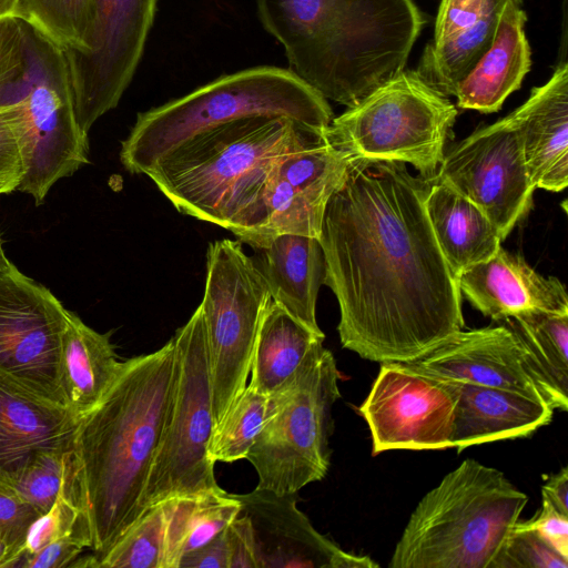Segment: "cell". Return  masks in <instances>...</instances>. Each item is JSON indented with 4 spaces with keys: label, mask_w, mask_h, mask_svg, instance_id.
<instances>
[{
    "label": "cell",
    "mask_w": 568,
    "mask_h": 568,
    "mask_svg": "<svg viewBox=\"0 0 568 568\" xmlns=\"http://www.w3.org/2000/svg\"><path fill=\"white\" fill-rule=\"evenodd\" d=\"M434 181L403 162L355 159L326 205L324 284L342 346L362 358L409 362L464 328L457 278L426 213Z\"/></svg>",
    "instance_id": "obj_1"
},
{
    "label": "cell",
    "mask_w": 568,
    "mask_h": 568,
    "mask_svg": "<svg viewBox=\"0 0 568 568\" xmlns=\"http://www.w3.org/2000/svg\"><path fill=\"white\" fill-rule=\"evenodd\" d=\"M174 374L172 337L129 358L75 430L65 494L80 511L88 567L142 515L141 497L158 450Z\"/></svg>",
    "instance_id": "obj_2"
},
{
    "label": "cell",
    "mask_w": 568,
    "mask_h": 568,
    "mask_svg": "<svg viewBox=\"0 0 568 568\" xmlns=\"http://www.w3.org/2000/svg\"><path fill=\"white\" fill-rule=\"evenodd\" d=\"M290 70L347 108L405 70L425 23L413 0H256Z\"/></svg>",
    "instance_id": "obj_3"
},
{
    "label": "cell",
    "mask_w": 568,
    "mask_h": 568,
    "mask_svg": "<svg viewBox=\"0 0 568 568\" xmlns=\"http://www.w3.org/2000/svg\"><path fill=\"white\" fill-rule=\"evenodd\" d=\"M325 130L286 116L242 118L183 141L144 174L180 213L234 232L274 166L325 141Z\"/></svg>",
    "instance_id": "obj_4"
},
{
    "label": "cell",
    "mask_w": 568,
    "mask_h": 568,
    "mask_svg": "<svg viewBox=\"0 0 568 568\" xmlns=\"http://www.w3.org/2000/svg\"><path fill=\"white\" fill-rule=\"evenodd\" d=\"M12 103L22 122L24 175L18 191L40 205L59 180L89 163V138L77 119L63 49L19 17L7 18L0 58V105Z\"/></svg>",
    "instance_id": "obj_5"
},
{
    "label": "cell",
    "mask_w": 568,
    "mask_h": 568,
    "mask_svg": "<svg viewBox=\"0 0 568 568\" xmlns=\"http://www.w3.org/2000/svg\"><path fill=\"white\" fill-rule=\"evenodd\" d=\"M528 496L498 469L465 459L417 504L390 568H489Z\"/></svg>",
    "instance_id": "obj_6"
},
{
    "label": "cell",
    "mask_w": 568,
    "mask_h": 568,
    "mask_svg": "<svg viewBox=\"0 0 568 568\" xmlns=\"http://www.w3.org/2000/svg\"><path fill=\"white\" fill-rule=\"evenodd\" d=\"M286 116L326 129L332 109L290 69L258 65L222 75L191 93L141 112L122 141L120 161L144 174L158 160L191 136L233 120Z\"/></svg>",
    "instance_id": "obj_7"
},
{
    "label": "cell",
    "mask_w": 568,
    "mask_h": 568,
    "mask_svg": "<svg viewBox=\"0 0 568 568\" xmlns=\"http://www.w3.org/2000/svg\"><path fill=\"white\" fill-rule=\"evenodd\" d=\"M457 116L456 106L416 71L404 70L333 118L327 142L351 160L403 162L435 178Z\"/></svg>",
    "instance_id": "obj_8"
},
{
    "label": "cell",
    "mask_w": 568,
    "mask_h": 568,
    "mask_svg": "<svg viewBox=\"0 0 568 568\" xmlns=\"http://www.w3.org/2000/svg\"><path fill=\"white\" fill-rule=\"evenodd\" d=\"M339 377L332 352L321 346L268 396L265 422L246 456L257 474L256 487L292 494L326 476Z\"/></svg>",
    "instance_id": "obj_9"
},
{
    "label": "cell",
    "mask_w": 568,
    "mask_h": 568,
    "mask_svg": "<svg viewBox=\"0 0 568 568\" xmlns=\"http://www.w3.org/2000/svg\"><path fill=\"white\" fill-rule=\"evenodd\" d=\"M174 374L164 427L140 507L221 488L209 457L214 427L212 385L200 306L172 336Z\"/></svg>",
    "instance_id": "obj_10"
},
{
    "label": "cell",
    "mask_w": 568,
    "mask_h": 568,
    "mask_svg": "<svg viewBox=\"0 0 568 568\" xmlns=\"http://www.w3.org/2000/svg\"><path fill=\"white\" fill-rule=\"evenodd\" d=\"M272 302L268 286L240 241L209 244L201 304L214 424L245 388L258 328Z\"/></svg>",
    "instance_id": "obj_11"
},
{
    "label": "cell",
    "mask_w": 568,
    "mask_h": 568,
    "mask_svg": "<svg viewBox=\"0 0 568 568\" xmlns=\"http://www.w3.org/2000/svg\"><path fill=\"white\" fill-rule=\"evenodd\" d=\"M68 312L13 263L0 270V374L64 406L60 353Z\"/></svg>",
    "instance_id": "obj_12"
},
{
    "label": "cell",
    "mask_w": 568,
    "mask_h": 568,
    "mask_svg": "<svg viewBox=\"0 0 568 568\" xmlns=\"http://www.w3.org/2000/svg\"><path fill=\"white\" fill-rule=\"evenodd\" d=\"M95 21L84 52H64L82 132L114 109L129 87L153 26L158 0H93Z\"/></svg>",
    "instance_id": "obj_13"
},
{
    "label": "cell",
    "mask_w": 568,
    "mask_h": 568,
    "mask_svg": "<svg viewBox=\"0 0 568 568\" xmlns=\"http://www.w3.org/2000/svg\"><path fill=\"white\" fill-rule=\"evenodd\" d=\"M457 389L453 381L403 362L381 363L358 410L372 437V454L452 447Z\"/></svg>",
    "instance_id": "obj_14"
},
{
    "label": "cell",
    "mask_w": 568,
    "mask_h": 568,
    "mask_svg": "<svg viewBox=\"0 0 568 568\" xmlns=\"http://www.w3.org/2000/svg\"><path fill=\"white\" fill-rule=\"evenodd\" d=\"M435 179L475 203L501 240L527 216L536 190L509 114L476 130L445 154Z\"/></svg>",
    "instance_id": "obj_15"
},
{
    "label": "cell",
    "mask_w": 568,
    "mask_h": 568,
    "mask_svg": "<svg viewBox=\"0 0 568 568\" xmlns=\"http://www.w3.org/2000/svg\"><path fill=\"white\" fill-rule=\"evenodd\" d=\"M349 162L326 139L286 155L232 233L256 250L281 234L318 239L326 205L342 185Z\"/></svg>",
    "instance_id": "obj_16"
},
{
    "label": "cell",
    "mask_w": 568,
    "mask_h": 568,
    "mask_svg": "<svg viewBox=\"0 0 568 568\" xmlns=\"http://www.w3.org/2000/svg\"><path fill=\"white\" fill-rule=\"evenodd\" d=\"M403 363L440 378L513 390L554 410L568 408V397L542 375L508 325L462 329Z\"/></svg>",
    "instance_id": "obj_17"
},
{
    "label": "cell",
    "mask_w": 568,
    "mask_h": 568,
    "mask_svg": "<svg viewBox=\"0 0 568 568\" xmlns=\"http://www.w3.org/2000/svg\"><path fill=\"white\" fill-rule=\"evenodd\" d=\"M254 535L257 568H375L368 556L339 548L320 534L297 507V493L256 487L235 494Z\"/></svg>",
    "instance_id": "obj_18"
},
{
    "label": "cell",
    "mask_w": 568,
    "mask_h": 568,
    "mask_svg": "<svg viewBox=\"0 0 568 568\" xmlns=\"http://www.w3.org/2000/svg\"><path fill=\"white\" fill-rule=\"evenodd\" d=\"M510 0H442L432 41L416 72L434 90L454 95L459 82L491 45Z\"/></svg>",
    "instance_id": "obj_19"
},
{
    "label": "cell",
    "mask_w": 568,
    "mask_h": 568,
    "mask_svg": "<svg viewBox=\"0 0 568 568\" xmlns=\"http://www.w3.org/2000/svg\"><path fill=\"white\" fill-rule=\"evenodd\" d=\"M79 419L0 374V483L12 487L39 452L72 450Z\"/></svg>",
    "instance_id": "obj_20"
},
{
    "label": "cell",
    "mask_w": 568,
    "mask_h": 568,
    "mask_svg": "<svg viewBox=\"0 0 568 568\" xmlns=\"http://www.w3.org/2000/svg\"><path fill=\"white\" fill-rule=\"evenodd\" d=\"M460 293L483 315L506 321L530 311L568 312L565 285L537 273L518 254L501 246L457 277Z\"/></svg>",
    "instance_id": "obj_21"
},
{
    "label": "cell",
    "mask_w": 568,
    "mask_h": 568,
    "mask_svg": "<svg viewBox=\"0 0 568 568\" xmlns=\"http://www.w3.org/2000/svg\"><path fill=\"white\" fill-rule=\"evenodd\" d=\"M523 145L534 186L560 192L568 184V65H557L550 79L531 90L509 113Z\"/></svg>",
    "instance_id": "obj_22"
},
{
    "label": "cell",
    "mask_w": 568,
    "mask_h": 568,
    "mask_svg": "<svg viewBox=\"0 0 568 568\" xmlns=\"http://www.w3.org/2000/svg\"><path fill=\"white\" fill-rule=\"evenodd\" d=\"M450 381V379H449ZM457 389L452 447L526 437L552 419L554 409L526 395L453 381Z\"/></svg>",
    "instance_id": "obj_23"
},
{
    "label": "cell",
    "mask_w": 568,
    "mask_h": 568,
    "mask_svg": "<svg viewBox=\"0 0 568 568\" xmlns=\"http://www.w3.org/2000/svg\"><path fill=\"white\" fill-rule=\"evenodd\" d=\"M526 20L523 0L506 3L491 45L457 85L458 108L493 113L520 88L531 65Z\"/></svg>",
    "instance_id": "obj_24"
},
{
    "label": "cell",
    "mask_w": 568,
    "mask_h": 568,
    "mask_svg": "<svg viewBox=\"0 0 568 568\" xmlns=\"http://www.w3.org/2000/svg\"><path fill=\"white\" fill-rule=\"evenodd\" d=\"M254 261L273 302L317 335L325 336L316 321V301L324 284L325 260L317 237L281 234L258 248Z\"/></svg>",
    "instance_id": "obj_25"
},
{
    "label": "cell",
    "mask_w": 568,
    "mask_h": 568,
    "mask_svg": "<svg viewBox=\"0 0 568 568\" xmlns=\"http://www.w3.org/2000/svg\"><path fill=\"white\" fill-rule=\"evenodd\" d=\"M425 204L437 245L456 278L501 246L503 240L486 214L447 184L435 179Z\"/></svg>",
    "instance_id": "obj_26"
},
{
    "label": "cell",
    "mask_w": 568,
    "mask_h": 568,
    "mask_svg": "<svg viewBox=\"0 0 568 568\" xmlns=\"http://www.w3.org/2000/svg\"><path fill=\"white\" fill-rule=\"evenodd\" d=\"M110 337L111 332L99 333L68 312L61 339L60 383L65 406L78 418L101 400L121 368Z\"/></svg>",
    "instance_id": "obj_27"
},
{
    "label": "cell",
    "mask_w": 568,
    "mask_h": 568,
    "mask_svg": "<svg viewBox=\"0 0 568 568\" xmlns=\"http://www.w3.org/2000/svg\"><path fill=\"white\" fill-rule=\"evenodd\" d=\"M317 335L275 302H271L256 336L248 386L271 396L283 388L308 356L323 346Z\"/></svg>",
    "instance_id": "obj_28"
},
{
    "label": "cell",
    "mask_w": 568,
    "mask_h": 568,
    "mask_svg": "<svg viewBox=\"0 0 568 568\" xmlns=\"http://www.w3.org/2000/svg\"><path fill=\"white\" fill-rule=\"evenodd\" d=\"M163 505L162 568H178L185 554L212 540L241 511L235 494L222 488L175 496L164 500Z\"/></svg>",
    "instance_id": "obj_29"
},
{
    "label": "cell",
    "mask_w": 568,
    "mask_h": 568,
    "mask_svg": "<svg viewBox=\"0 0 568 568\" xmlns=\"http://www.w3.org/2000/svg\"><path fill=\"white\" fill-rule=\"evenodd\" d=\"M506 322L542 375L568 397V312L530 311Z\"/></svg>",
    "instance_id": "obj_30"
},
{
    "label": "cell",
    "mask_w": 568,
    "mask_h": 568,
    "mask_svg": "<svg viewBox=\"0 0 568 568\" xmlns=\"http://www.w3.org/2000/svg\"><path fill=\"white\" fill-rule=\"evenodd\" d=\"M19 17L64 52H84L93 33L95 10L93 0H19Z\"/></svg>",
    "instance_id": "obj_31"
},
{
    "label": "cell",
    "mask_w": 568,
    "mask_h": 568,
    "mask_svg": "<svg viewBox=\"0 0 568 568\" xmlns=\"http://www.w3.org/2000/svg\"><path fill=\"white\" fill-rule=\"evenodd\" d=\"M267 410L268 396L246 385L214 424L209 443L210 459L215 464L246 458L263 427Z\"/></svg>",
    "instance_id": "obj_32"
},
{
    "label": "cell",
    "mask_w": 568,
    "mask_h": 568,
    "mask_svg": "<svg viewBox=\"0 0 568 568\" xmlns=\"http://www.w3.org/2000/svg\"><path fill=\"white\" fill-rule=\"evenodd\" d=\"M165 510L163 501L142 515L98 559L97 568H162Z\"/></svg>",
    "instance_id": "obj_33"
},
{
    "label": "cell",
    "mask_w": 568,
    "mask_h": 568,
    "mask_svg": "<svg viewBox=\"0 0 568 568\" xmlns=\"http://www.w3.org/2000/svg\"><path fill=\"white\" fill-rule=\"evenodd\" d=\"M70 458L71 450L37 453L24 466L12 488L41 515L45 514L67 487Z\"/></svg>",
    "instance_id": "obj_34"
},
{
    "label": "cell",
    "mask_w": 568,
    "mask_h": 568,
    "mask_svg": "<svg viewBox=\"0 0 568 568\" xmlns=\"http://www.w3.org/2000/svg\"><path fill=\"white\" fill-rule=\"evenodd\" d=\"M489 568H568V558L518 520Z\"/></svg>",
    "instance_id": "obj_35"
},
{
    "label": "cell",
    "mask_w": 568,
    "mask_h": 568,
    "mask_svg": "<svg viewBox=\"0 0 568 568\" xmlns=\"http://www.w3.org/2000/svg\"><path fill=\"white\" fill-rule=\"evenodd\" d=\"M24 175L21 112L17 103L0 105V195L18 191Z\"/></svg>",
    "instance_id": "obj_36"
},
{
    "label": "cell",
    "mask_w": 568,
    "mask_h": 568,
    "mask_svg": "<svg viewBox=\"0 0 568 568\" xmlns=\"http://www.w3.org/2000/svg\"><path fill=\"white\" fill-rule=\"evenodd\" d=\"M65 488L59 494L50 510L33 523L22 555L33 552L63 536L79 531L80 511L65 494Z\"/></svg>",
    "instance_id": "obj_37"
},
{
    "label": "cell",
    "mask_w": 568,
    "mask_h": 568,
    "mask_svg": "<svg viewBox=\"0 0 568 568\" xmlns=\"http://www.w3.org/2000/svg\"><path fill=\"white\" fill-rule=\"evenodd\" d=\"M40 516L12 487L0 483V536L19 551L20 557L28 534Z\"/></svg>",
    "instance_id": "obj_38"
},
{
    "label": "cell",
    "mask_w": 568,
    "mask_h": 568,
    "mask_svg": "<svg viewBox=\"0 0 568 568\" xmlns=\"http://www.w3.org/2000/svg\"><path fill=\"white\" fill-rule=\"evenodd\" d=\"M84 548H89L87 539L79 531H74L33 552L23 554L16 568L72 567Z\"/></svg>",
    "instance_id": "obj_39"
},
{
    "label": "cell",
    "mask_w": 568,
    "mask_h": 568,
    "mask_svg": "<svg viewBox=\"0 0 568 568\" xmlns=\"http://www.w3.org/2000/svg\"><path fill=\"white\" fill-rule=\"evenodd\" d=\"M229 568H257L254 535L248 518L239 514L224 529Z\"/></svg>",
    "instance_id": "obj_40"
},
{
    "label": "cell",
    "mask_w": 568,
    "mask_h": 568,
    "mask_svg": "<svg viewBox=\"0 0 568 568\" xmlns=\"http://www.w3.org/2000/svg\"><path fill=\"white\" fill-rule=\"evenodd\" d=\"M521 524L536 530L556 551L568 558V515L542 499L539 513Z\"/></svg>",
    "instance_id": "obj_41"
},
{
    "label": "cell",
    "mask_w": 568,
    "mask_h": 568,
    "mask_svg": "<svg viewBox=\"0 0 568 568\" xmlns=\"http://www.w3.org/2000/svg\"><path fill=\"white\" fill-rule=\"evenodd\" d=\"M178 568H229L224 530L209 542L185 554Z\"/></svg>",
    "instance_id": "obj_42"
},
{
    "label": "cell",
    "mask_w": 568,
    "mask_h": 568,
    "mask_svg": "<svg viewBox=\"0 0 568 568\" xmlns=\"http://www.w3.org/2000/svg\"><path fill=\"white\" fill-rule=\"evenodd\" d=\"M542 499L549 501L557 510L568 515V468L549 476L541 487Z\"/></svg>",
    "instance_id": "obj_43"
},
{
    "label": "cell",
    "mask_w": 568,
    "mask_h": 568,
    "mask_svg": "<svg viewBox=\"0 0 568 568\" xmlns=\"http://www.w3.org/2000/svg\"><path fill=\"white\" fill-rule=\"evenodd\" d=\"M19 551L0 536V568H16Z\"/></svg>",
    "instance_id": "obj_44"
},
{
    "label": "cell",
    "mask_w": 568,
    "mask_h": 568,
    "mask_svg": "<svg viewBox=\"0 0 568 568\" xmlns=\"http://www.w3.org/2000/svg\"><path fill=\"white\" fill-rule=\"evenodd\" d=\"M19 0H0V20L14 17Z\"/></svg>",
    "instance_id": "obj_45"
},
{
    "label": "cell",
    "mask_w": 568,
    "mask_h": 568,
    "mask_svg": "<svg viewBox=\"0 0 568 568\" xmlns=\"http://www.w3.org/2000/svg\"><path fill=\"white\" fill-rule=\"evenodd\" d=\"M4 242H3V239H2V235L0 233V270L7 267L9 264H11L12 262L8 258L7 254H6V251H4V246H3Z\"/></svg>",
    "instance_id": "obj_46"
},
{
    "label": "cell",
    "mask_w": 568,
    "mask_h": 568,
    "mask_svg": "<svg viewBox=\"0 0 568 568\" xmlns=\"http://www.w3.org/2000/svg\"><path fill=\"white\" fill-rule=\"evenodd\" d=\"M6 30H7V18L0 20V58L2 54L3 45H4Z\"/></svg>",
    "instance_id": "obj_47"
}]
</instances>
